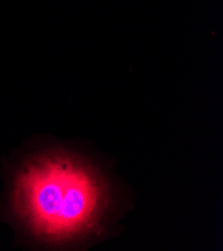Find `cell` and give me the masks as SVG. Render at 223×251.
I'll use <instances>...</instances> for the list:
<instances>
[{
  "instance_id": "1",
  "label": "cell",
  "mask_w": 223,
  "mask_h": 251,
  "mask_svg": "<svg viewBox=\"0 0 223 251\" xmlns=\"http://www.w3.org/2000/svg\"><path fill=\"white\" fill-rule=\"evenodd\" d=\"M107 203L103 181L87 164L50 152L24 164L14 182L13 209L38 237L64 241L98 226Z\"/></svg>"
}]
</instances>
